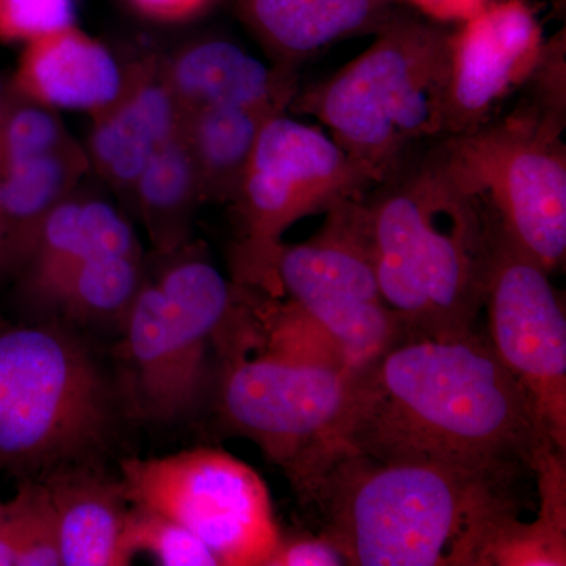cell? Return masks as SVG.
Masks as SVG:
<instances>
[{"mask_svg":"<svg viewBox=\"0 0 566 566\" xmlns=\"http://www.w3.org/2000/svg\"><path fill=\"white\" fill-rule=\"evenodd\" d=\"M547 442L490 340L471 333L405 338L354 371L331 458L352 452L515 483Z\"/></svg>","mask_w":566,"mask_h":566,"instance_id":"obj_1","label":"cell"},{"mask_svg":"<svg viewBox=\"0 0 566 566\" xmlns=\"http://www.w3.org/2000/svg\"><path fill=\"white\" fill-rule=\"evenodd\" d=\"M515 483L444 465L335 453L300 497L322 513V535L356 566H486L516 516Z\"/></svg>","mask_w":566,"mask_h":566,"instance_id":"obj_2","label":"cell"},{"mask_svg":"<svg viewBox=\"0 0 566 566\" xmlns=\"http://www.w3.org/2000/svg\"><path fill=\"white\" fill-rule=\"evenodd\" d=\"M376 275L406 338L474 333L485 307L493 219L434 148L365 197Z\"/></svg>","mask_w":566,"mask_h":566,"instance_id":"obj_3","label":"cell"},{"mask_svg":"<svg viewBox=\"0 0 566 566\" xmlns=\"http://www.w3.org/2000/svg\"><path fill=\"white\" fill-rule=\"evenodd\" d=\"M132 422L115 368L76 327L0 319V472L21 479L104 461Z\"/></svg>","mask_w":566,"mask_h":566,"instance_id":"obj_4","label":"cell"},{"mask_svg":"<svg viewBox=\"0 0 566 566\" xmlns=\"http://www.w3.org/2000/svg\"><path fill=\"white\" fill-rule=\"evenodd\" d=\"M118 331L114 368L132 422H188L214 392L219 352L248 289L188 243L158 255Z\"/></svg>","mask_w":566,"mask_h":566,"instance_id":"obj_5","label":"cell"},{"mask_svg":"<svg viewBox=\"0 0 566 566\" xmlns=\"http://www.w3.org/2000/svg\"><path fill=\"white\" fill-rule=\"evenodd\" d=\"M374 35L352 62L300 88L289 109L318 118L382 181L417 144L441 139L450 29L403 6Z\"/></svg>","mask_w":566,"mask_h":566,"instance_id":"obj_6","label":"cell"},{"mask_svg":"<svg viewBox=\"0 0 566 566\" xmlns=\"http://www.w3.org/2000/svg\"><path fill=\"white\" fill-rule=\"evenodd\" d=\"M378 175L314 126L283 114L264 123L240 191L232 202L237 240L233 282L281 296L277 279L282 237L294 222L333 205L364 197Z\"/></svg>","mask_w":566,"mask_h":566,"instance_id":"obj_7","label":"cell"},{"mask_svg":"<svg viewBox=\"0 0 566 566\" xmlns=\"http://www.w3.org/2000/svg\"><path fill=\"white\" fill-rule=\"evenodd\" d=\"M565 123L517 104L475 132L441 137L434 150L495 226L547 273L566 255Z\"/></svg>","mask_w":566,"mask_h":566,"instance_id":"obj_8","label":"cell"},{"mask_svg":"<svg viewBox=\"0 0 566 566\" xmlns=\"http://www.w3.org/2000/svg\"><path fill=\"white\" fill-rule=\"evenodd\" d=\"M353 375L233 352L219 360L212 401L223 427L255 442L300 494L333 455Z\"/></svg>","mask_w":566,"mask_h":566,"instance_id":"obj_9","label":"cell"},{"mask_svg":"<svg viewBox=\"0 0 566 566\" xmlns=\"http://www.w3.org/2000/svg\"><path fill=\"white\" fill-rule=\"evenodd\" d=\"M129 502L188 528L221 566H266L281 539L270 490L251 465L218 449L125 458Z\"/></svg>","mask_w":566,"mask_h":566,"instance_id":"obj_10","label":"cell"},{"mask_svg":"<svg viewBox=\"0 0 566 566\" xmlns=\"http://www.w3.org/2000/svg\"><path fill=\"white\" fill-rule=\"evenodd\" d=\"M324 214L314 237L283 245L279 285L322 324L357 371L405 340L406 331L379 290L365 196L340 200Z\"/></svg>","mask_w":566,"mask_h":566,"instance_id":"obj_11","label":"cell"},{"mask_svg":"<svg viewBox=\"0 0 566 566\" xmlns=\"http://www.w3.org/2000/svg\"><path fill=\"white\" fill-rule=\"evenodd\" d=\"M485 307L499 360L546 438L566 453V318L549 273L493 221Z\"/></svg>","mask_w":566,"mask_h":566,"instance_id":"obj_12","label":"cell"},{"mask_svg":"<svg viewBox=\"0 0 566 566\" xmlns=\"http://www.w3.org/2000/svg\"><path fill=\"white\" fill-rule=\"evenodd\" d=\"M545 46L538 14L528 0H491L450 29L442 136L471 133L493 122L521 91Z\"/></svg>","mask_w":566,"mask_h":566,"instance_id":"obj_13","label":"cell"},{"mask_svg":"<svg viewBox=\"0 0 566 566\" xmlns=\"http://www.w3.org/2000/svg\"><path fill=\"white\" fill-rule=\"evenodd\" d=\"M185 112L164 77L163 62L126 71L120 96L93 115L88 161L111 188L128 197L164 145L181 133Z\"/></svg>","mask_w":566,"mask_h":566,"instance_id":"obj_14","label":"cell"},{"mask_svg":"<svg viewBox=\"0 0 566 566\" xmlns=\"http://www.w3.org/2000/svg\"><path fill=\"white\" fill-rule=\"evenodd\" d=\"M164 77L182 112L205 107H256L285 112L300 91L297 70L268 66L223 39L189 41L163 62Z\"/></svg>","mask_w":566,"mask_h":566,"instance_id":"obj_15","label":"cell"},{"mask_svg":"<svg viewBox=\"0 0 566 566\" xmlns=\"http://www.w3.org/2000/svg\"><path fill=\"white\" fill-rule=\"evenodd\" d=\"M275 65L297 66L342 40L375 33L401 0H232Z\"/></svg>","mask_w":566,"mask_h":566,"instance_id":"obj_16","label":"cell"},{"mask_svg":"<svg viewBox=\"0 0 566 566\" xmlns=\"http://www.w3.org/2000/svg\"><path fill=\"white\" fill-rule=\"evenodd\" d=\"M134 249H140L139 240L117 208L74 191L48 216L31 259L14 279L21 301L39 318L77 264L96 253Z\"/></svg>","mask_w":566,"mask_h":566,"instance_id":"obj_17","label":"cell"},{"mask_svg":"<svg viewBox=\"0 0 566 566\" xmlns=\"http://www.w3.org/2000/svg\"><path fill=\"white\" fill-rule=\"evenodd\" d=\"M40 480L57 513L62 565L126 566L120 538L132 502L120 474L98 461L63 465Z\"/></svg>","mask_w":566,"mask_h":566,"instance_id":"obj_18","label":"cell"},{"mask_svg":"<svg viewBox=\"0 0 566 566\" xmlns=\"http://www.w3.org/2000/svg\"><path fill=\"white\" fill-rule=\"evenodd\" d=\"M125 77L104 44L70 28L28 43L11 87L50 107L95 115L120 96Z\"/></svg>","mask_w":566,"mask_h":566,"instance_id":"obj_19","label":"cell"},{"mask_svg":"<svg viewBox=\"0 0 566 566\" xmlns=\"http://www.w3.org/2000/svg\"><path fill=\"white\" fill-rule=\"evenodd\" d=\"M91 167L77 142L0 170V282L31 259L48 216L76 191Z\"/></svg>","mask_w":566,"mask_h":566,"instance_id":"obj_20","label":"cell"},{"mask_svg":"<svg viewBox=\"0 0 566 566\" xmlns=\"http://www.w3.org/2000/svg\"><path fill=\"white\" fill-rule=\"evenodd\" d=\"M203 202L199 170L181 129L137 178L129 205L139 214L156 255H169L191 243L193 216Z\"/></svg>","mask_w":566,"mask_h":566,"instance_id":"obj_21","label":"cell"},{"mask_svg":"<svg viewBox=\"0 0 566 566\" xmlns=\"http://www.w3.org/2000/svg\"><path fill=\"white\" fill-rule=\"evenodd\" d=\"M277 114L237 106L205 107L185 114L182 136L199 170L205 202H233L263 125Z\"/></svg>","mask_w":566,"mask_h":566,"instance_id":"obj_22","label":"cell"},{"mask_svg":"<svg viewBox=\"0 0 566 566\" xmlns=\"http://www.w3.org/2000/svg\"><path fill=\"white\" fill-rule=\"evenodd\" d=\"M144 277L142 249L96 253L63 279L36 319H59L80 331L112 327L118 333Z\"/></svg>","mask_w":566,"mask_h":566,"instance_id":"obj_23","label":"cell"},{"mask_svg":"<svg viewBox=\"0 0 566 566\" xmlns=\"http://www.w3.org/2000/svg\"><path fill=\"white\" fill-rule=\"evenodd\" d=\"M534 474L538 515L532 523L510 517L488 551L486 566L566 565L565 453L547 442L536 455Z\"/></svg>","mask_w":566,"mask_h":566,"instance_id":"obj_24","label":"cell"},{"mask_svg":"<svg viewBox=\"0 0 566 566\" xmlns=\"http://www.w3.org/2000/svg\"><path fill=\"white\" fill-rule=\"evenodd\" d=\"M61 531L41 480H18L0 516V566H61Z\"/></svg>","mask_w":566,"mask_h":566,"instance_id":"obj_25","label":"cell"},{"mask_svg":"<svg viewBox=\"0 0 566 566\" xmlns=\"http://www.w3.org/2000/svg\"><path fill=\"white\" fill-rule=\"evenodd\" d=\"M120 553L126 565L139 553L148 554L163 566L218 565L210 549L188 528L136 502L129 504L126 513Z\"/></svg>","mask_w":566,"mask_h":566,"instance_id":"obj_26","label":"cell"},{"mask_svg":"<svg viewBox=\"0 0 566 566\" xmlns=\"http://www.w3.org/2000/svg\"><path fill=\"white\" fill-rule=\"evenodd\" d=\"M54 107L21 95L11 96L0 123V170L74 144Z\"/></svg>","mask_w":566,"mask_h":566,"instance_id":"obj_27","label":"cell"},{"mask_svg":"<svg viewBox=\"0 0 566 566\" xmlns=\"http://www.w3.org/2000/svg\"><path fill=\"white\" fill-rule=\"evenodd\" d=\"M73 0H0V39L32 41L73 28Z\"/></svg>","mask_w":566,"mask_h":566,"instance_id":"obj_28","label":"cell"},{"mask_svg":"<svg viewBox=\"0 0 566 566\" xmlns=\"http://www.w3.org/2000/svg\"><path fill=\"white\" fill-rule=\"evenodd\" d=\"M346 565L344 554L329 538L292 536L279 539L266 566H340Z\"/></svg>","mask_w":566,"mask_h":566,"instance_id":"obj_29","label":"cell"},{"mask_svg":"<svg viewBox=\"0 0 566 566\" xmlns=\"http://www.w3.org/2000/svg\"><path fill=\"white\" fill-rule=\"evenodd\" d=\"M405 7L438 24H460L480 13L491 0H401Z\"/></svg>","mask_w":566,"mask_h":566,"instance_id":"obj_30","label":"cell"},{"mask_svg":"<svg viewBox=\"0 0 566 566\" xmlns=\"http://www.w3.org/2000/svg\"><path fill=\"white\" fill-rule=\"evenodd\" d=\"M137 10L151 20L174 22L191 20L203 13L216 0H129Z\"/></svg>","mask_w":566,"mask_h":566,"instance_id":"obj_31","label":"cell"},{"mask_svg":"<svg viewBox=\"0 0 566 566\" xmlns=\"http://www.w3.org/2000/svg\"><path fill=\"white\" fill-rule=\"evenodd\" d=\"M11 96V85L10 87H3L0 84V123H2L3 114H6L7 106H9Z\"/></svg>","mask_w":566,"mask_h":566,"instance_id":"obj_32","label":"cell"},{"mask_svg":"<svg viewBox=\"0 0 566 566\" xmlns=\"http://www.w3.org/2000/svg\"><path fill=\"white\" fill-rule=\"evenodd\" d=\"M3 504H6V502H3L2 499H0V516H2Z\"/></svg>","mask_w":566,"mask_h":566,"instance_id":"obj_33","label":"cell"}]
</instances>
